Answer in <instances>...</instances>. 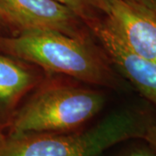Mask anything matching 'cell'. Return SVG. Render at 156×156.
I'll list each match as a JSON object with an SVG mask.
<instances>
[{"instance_id": "4", "label": "cell", "mask_w": 156, "mask_h": 156, "mask_svg": "<svg viewBox=\"0 0 156 156\" xmlns=\"http://www.w3.org/2000/svg\"><path fill=\"white\" fill-rule=\"evenodd\" d=\"M83 21L99 40L107 56L121 74L156 105V62L134 53L106 18L101 20L92 15Z\"/></svg>"}, {"instance_id": "13", "label": "cell", "mask_w": 156, "mask_h": 156, "mask_svg": "<svg viewBox=\"0 0 156 156\" xmlns=\"http://www.w3.org/2000/svg\"><path fill=\"white\" fill-rule=\"evenodd\" d=\"M5 136L4 135V134H2V132L0 131V145L5 141Z\"/></svg>"}, {"instance_id": "9", "label": "cell", "mask_w": 156, "mask_h": 156, "mask_svg": "<svg viewBox=\"0 0 156 156\" xmlns=\"http://www.w3.org/2000/svg\"><path fill=\"white\" fill-rule=\"evenodd\" d=\"M128 4L156 17V0H125Z\"/></svg>"}, {"instance_id": "1", "label": "cell", "mask_w": 156, "mask_h": 156, "mask_svg": "<svg viewBox=\"0 0 156 156\" xmlns=\"http://www.w3.org/2000/svg\"><path fill=\"white\" fill-rule=\"evenodd\" d=\"M0 53L89 83L118 85L106 62L83 37L54 30H22L17 36L0 35Z\"/></svg>"}, {"instance_id": "6", "label": "cell", "mask_w": 156, "mask_h": 156, "mask_svg": "<svg viewBox=\"0 0 156 156\" xmlns=\"http://www.w3.org/2000/svg\"><path fill=\"white\" fill-rule=\"evenodd\" d=\"M0 5L13 26L22 30H54L82 37L78 30L80 17L56 0H0Z\"/></svg>"}, {"instance_id": "7", "label": "cell", "mask_w": 156, "mask_h": 156, "mask_svg": "<svg viewBox=\"0 0 156 156\" xmlns=\"http://www.w3.org/2000/svg\"><path fill=\"white\" fill-rule=\"evenodd\" d=\"M33 81V76L26 69L0 53V131L8 127L14 107Z\"/></svg>"}, {"instance_id": "10", "label": "cell", "mask_w": 156, "mask_h": 156, "mask_svg": "<svg viewBox=\"0 0 156 156\" xmlns=\"http://www.w3.org/2000/svg\"><path fill=\"white\" fill-rule=\"evenodd\" d=\"M122 156H156V151L153 149L147 143V146L135 147L126 151L125 153H123Z\"/></svg>"}, {"instance_id": "11", "label": "cell", "mask_w": 156, "mask_h": 156, "mask_svg": "<svg viewBox=\"0 0 156 156\" xmlns=\"http://www.w3.org/2000/svg\"><path fill=\"white\" fill-rule=\"evenodd\" d=\"M142 140H145L153 149L156 151V124L152 125L150 128L147 130Z\"/></svg>"}, {"instance_id": "8", "label": "cell", "mask_w": 156, "mask_h": 156, "mask_svg": "<svg viewBox=\"0 0 156 156\" xmlns=\"http://www.w3.org/2000/svg\"><path fill=\"white\" fill-rule=\"evenodd\" d=\"M71 9L81 19L91 16V10L95 7V0H56Z\"/></svg>"}, {"instance_id": "12", "label": "cell", "mask_w": 156, "mask_h": 156, "mask_svg": "<svg viewBox=\"0 0 156 156\" xmlns=\"http://www.w3.org/2000/svg\"><path fill=\"white\" fill-rule=\"evenodd\" d=\"M0 25L5 26V27L13 26L10 17H8V15L6 14L5 11H4V9L1 7V5H0Z\"/></svg>"}, {"instance_id": "5", "label": "cell", "mask_w": 156, "mask_h": 156, "mask_svg": "<svg viewBox=\"0 0 156 156\" xmlns=\"http://www.w3.org/2000/svg\"><path fill=\"white\" fill-rule=\"evenodd\" d=\"M126 44L137 55L156 62V17L125 0H95Z\"/></svg>"}, {"instance_id": "3", "label": "cell", "mask_w": 156, "mask_h": 156, "mask_svg": "<svg viewBox=\"0 0 156 156\" xmlns=\"http://www.w3.org/2000/svg\"><path fill=\"white\" fill-rule=\"evenodd\" d=\"M103 95L75 87H52L31 97L14 113L6 138L59 134L80 127L102 108Z\"/></svg>"}, {"instance_id": "2", "label": "cell", "mask_w": 156, "mask_h": 156, "mask_svg": "<svg viewBox=\"0 0 156 156\" xmlns=\"http://www.w3.org/2000/svg\"><path fill=\"white\" fill-rule=\"evenodd\" d=\"M154 118L142 111L125 109L113 113L94 127L76 134H41L6 138L0 156H100L113 146L141 139Z\"/></svg>"}]
</instances>
